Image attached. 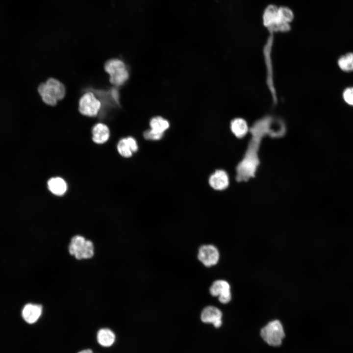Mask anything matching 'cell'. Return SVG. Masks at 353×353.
Returning <instances> with one entry per match:
<instances>
[{"mask_svg": "<svg viewBox=\"0 0 353 353\" xmlns=\"http://www.w3.org/2000/svg\"><path fill=\"white\" fill-rule=\"evenodd\" d=\"M252 136L243 159L236 167V180L237 182L247 181L254 177L260 164L258 153L263 137L269 135L273 138L281 137L284 134L271 129L267 121H261L255 124L250 129Z\"/></svg>", "mask_w": 353, "mask_h": 353, "instance_id": "cell-1", "label": "cell"}, {"mask_svg": "<svg viewBox=\"0 0 353 353\" xmlns=\"http://www.w3.org/2000/svg\"><path fill=\"white\" fill-rule=\"evenodd\" d=\"M38 91L43 101L51 106L55 105L57 101L63 99L66 94L63 83L53 78H50L45 83H41Z\"/></svg>", "mask_w": 353, "mask_h": 353, "instance_id": "cell-2", "label": "cell"}, {"mask_svg": "<svg viewBox=\"0 0 353 353\" xmlns=\"http://www.w3.org/2000/svg\"><path fill=\"white\" fill-rule=\"evenodd\" d=\"M260 336L268 345L278 347L281 345L285 334L281 322L278 320H273L261 328Z\"/></svg>", "mask_w": 353, "mask_h": 353, "instance_id": "cell-3", "label": "cell"}, {"mask_svg": "<svg viewBox=\"0 0 353 353\" xmlns=\"http://www.w3.org/2000/svg\"><path fill=\"white\" fill-rule=\"evenodd\" d=\"M104 69L109 75L110 83L119 86L124 84L129 78V73L124 62L119 59H112L106 62Z\"/></svg>", "mask_w": 353, "mask_h": 353, "instance_id": "cell-4", "label": "cell"}, {"mask_svg": "<svg viewBox=\"0 0 353 353\" xmlns=\"http://www.w3.org/2000/svg\"><path fill=\"white\" fill-rule=\"evenodd\" d=\"M69 252L77 259L91 258L94 253L93 243L80 235L74 236L69 246Z\"/></svg>", "mask_w": 353, "mask_h": 353, "instance_id": "cell-5", "label": "cell"}, {"mask_svg": "<svg viewBox=\"0 0 353 353\" xmlns=\"http://www.w3.org/2000/svg\"><path fill=\"white\" fill-rule=\"evenodd\" d=\"M101 107V101L95 94L91 91L84 94L79 101V111L81 114L86 116H96Z\"/></svg>", "mask_w": 353, "mask_h": 353, "instance_id": "cell-6", "label": "cell"}, {"mask_svg": "<svg viewBox=\"0 0 353 353\" xmlns=\"http://www.w3.org/2000/svg\"><path fill=\"white\" fill-rule=\"evenodd\" d=\"M209 292L213 297H217L219 301L226 304L231 300V287L229 283L224 279L214 281L209 288Z\"/></svg>", "mask_w": 353, "mask_h": 353, "instance_id": "cell-7", "label": "cell"}, {"mask_svg": "<svg viewBox=\"0 0 353 353\" xmlns=\"http://www.w3.org/2000/svg\"><path fill=\"white\" fill-rule=\"evenodd\" d=\"M198 258L205 266L212 267L218 262L220 253L215 246L211 244L203 245L199 249Z\"/></svg>", "mask_w": 353, "mask_h": 353, "instance_id": "cell-8", "label": "cell"}, {"mask_svg": "<svg viewBox=\"0 0 353 353\" xmlns=\"http://www.w3.org/2000/svg\"><path fill=\"white\" fill-rule=\"evenodd\" d=\"M223 313L216 306L210 305L205 307L202 312L201 320L205 323L212 324L215 328H220L222 324Z\"/></svg>", "mask_w": 353, "mask_h": 353, "instance_id": "cell-9", "label": "cell"}, {"mask_svg": "<svg viewBox=\"0 0 353 353\" xmlns=\"http://www.w3.org/2000/svg\"><path fill=\"white\" fill-rule=\"evenodd\" d=\"M208 181L213 189L221 191L228 187L229 177L225 171L217 170L210 176Z\"/></svg>", "mask_w": 353, "mask_h": 353, "instance_id": "cell-10", "label": "cell"}, {"mask_svg": "<svg viewBox=\"0 0 353 353\" xmlns=\"http://www.w3.org/2000/svg\"><path fill=\"white\" fill-rule=\"evenodd\" d=\"M43 311L41 305L28 303L23 308L22 312L24 320L27 323L32 324L38 321Z\"/></svg>", "mask_w": 353, "mask_h": 353, "instance_id": "cell-11", "label": "cell"}, {"mask_svg": "<svg viewBox=\"0 0 353 353\" xmlns=\"http://www.w3.org/2000/svg\"><path fill=\"white\" fill-rule=\"evenodd\" d=\"M92 140L97 144H102L108 141L110 137L108 127L103 123H99L94 126L92 130Z\"/></svg>", "mask_w": 353, "mask_h": 353, "instance_id": "cell-12", "label": "cell"}, {"mask_svg": "<svg viewBox=\"0 0 353 353\" xmlns=\"http://www.w3.org/2000/svg\"><path fill=\"white\" fill-rule=\"evenodd\" d=\"M48 188L53 195L57 196L63 195L67 190V184L60 177H53L48 181Z\"/></svg>", "mask_w": 353, "mask_h": 353, "instance_id": "cell-13", "label": "cell"}, {"mask_svg": "<svg viewBox=\"0 0 353 353\" xmlns=\"http://www.w3.org/2000/svg\"><path fill=\"white\" fill-rule=\"evenodd\" d=\"M115 338L114 333L109 328H101L97 333L98 342L103 347H108L112 346L115 341Z\"/></svg>", "mask_w": 353, "mask_h": 353, "instance_id": "cell-14", "label": "cell"}, {"mask_svg": "<svg viewBox=\"0 0 353 353\" xmlns=\"http://www.w3.org/2000/svg\"><path fill=\"white\" fill-rule=\"evenodd\" d=\"M278 7L270 4L265 8L263 14V23L267 28L278 20Z\"/></svg>", "mask_w": 353, "mask_h": 353, "instance_id": "cell-15", "label": "cell"}, {"mask_svg": "<svg viewBox=\"0 0 353 353\" xmlns=\"http://www.w3.org/2000/svg\"><path fill=\"white\" fill-rule=\"evenodd\" d=\"M230 129L234 135L238 138L244 137L248 132L247 122L242 118H236L231 122Z\"/></svg>", "mask_w": 353, "mask_h": 353, "instance_id": "cell-16", "label": "cell"}, {"mask_svg": "<svg viewBox=\"0 0 353 353\" xmlns=\"http://www.w3.org/2000/svg\"><path fill=\"white\" fill-rule=\"evenodd\" d=\"M151 129L163 133L169 127V122L160 116L153 117L150 122Z\"/></svg>", "mask_w": 353, "mask_h": 353, "instance_id": "cell-17", "label": "cell"}, {"mask_svg": "<svg viewBox=\"0 0 353 353\" xmlns=\"http://www.w3.org/2000/svg\"><path fill=\"white\" fill-rule=\"evenodd\" d=\"M338 64L345 72L353 71V53L349 52L341 56L338 60Z\"/></svg>", "mask_w": 353, "mask_h": 353, "instance_id": "cell-18", "label": "cell"}, {"mask_svg": "<svg viewBox=\"0 0 353 353\" xmlns=\"http://www.w3.org/2000/svg\"><path fill=\"white\" fill-rule=\"evenodd\" d=\"M294 13L290 8L286 6H281L278 7V21L290 24L294 19Z\"/></svg>", "mask_w": 353, "mask_h": 353, "instance_id": "cell-19", "label": "cell"}, {"mask_svg": "<svg viewBox=\"0 0 353 353\" xmlns=\"http://www.w3.org/2000/svg\"><path fill=\"white\" fill-rule=\"evenodd\" d=\"M117 150L119 154L124 157L132 156L133 152L126 138L121 139L118 143Z\"/></svg>", "mask_w": 353, "mask_h": 353, "instance_id": "cell-20", "label": "cell"}, {"mask_svg": "<svg viewBox=\"0 0 353 353\" xmlns=\"http://www.w3.org/2000/svg\"><path fill=\"white\" fill-rule=\"evenodd\" d=\"M267 28L271 32L273 31H286L290 29V24L277 21Z\"/></svg>", "mask_w": 353, "mask_h": 353, "instance_id": "cell-21", "label": "cell"}, {"mask_svg": "<svg viewBox=\"0 0 353 353\" xmlns=\"http://www.w3.org/2000/svg\"><path fill=\"white\" fill-rule=\"evenodd\" d=\"M163 133H159L151 129L147 130L144 132V137L149 140H159L161 139L163 136Z\"/></svg>", "mask_w": 353, "mask_h": 353, "instance_id": "cell-22", "label": "cell"}, {"mask_svg": "<svg viewBox=\"0 0 353 353\" xmlns=\"http://www.w3.org/2000/svg\"><path fill=\"white\" fill-rule=\"evenodd\" d=\"M343 96L347 103L353 106V87L346 88L343 92Z\"/></svg>", "mask_w": 353, "mask_h": 353, "instance_id": "cell-23", "label": "cell"}, {"mask_svg": "<svg viewBox=\"0 0 353 353\" xmlns=\"http://www.w3.org/2000/svg\"><path fill=\"white\" fill-rule=\"evenodd\" d=\"M126 139L133 153L136 152L138 149V146L136 140L132 137H127Z\"/></svg>", "mask_w": 353, "mask_h": 353, "instance_id": "cell-24", "label": "cell"}, {"mask_svg": "<svg viewBox=\"0 0 353 353\" xmlns=\"http://www.w3.org/2000/svg\"><path fill=\"white\" fill-rule=\"evenodd\" d=\"M77 353H94L93 351L91 349H84L80 351Z\"/></svg>", "mask_w": 353, "mask_h": 353, "instance_id": "cell-25", "label": "cell"}]
</instances>
